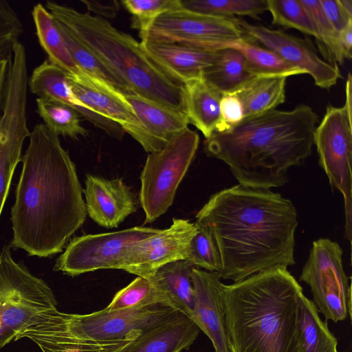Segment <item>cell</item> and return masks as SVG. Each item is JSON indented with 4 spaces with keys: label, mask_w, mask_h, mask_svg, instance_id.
<instances>
[{
    "label": "cell",
    "mask_w": 352,
    "mask_h": 352,
    "mask_svg": "<svg viewBox=\"0 0 352 352\" xmlns=\"http://www.w3.org/2000/svg\"><path fill=\"white\" fill-rule=\"evenodd\" d=\"M21 162L10 246L29 256L49 257L61 252L85 221L82 189L68 152L44 124L30 132Z\"/></svg>",
    "instance_id": "1"
},
{
    "label": "cell",
    "mask_w": 352,
    "mask_h": 352,
    "mask_svg": "<svg viewBox=\"0 0 352 352\" xmlns=\"http://www.w3.org/2000/svg\"><path fill=\"white\" fill-rule=\"evenodd\" d=\"M219 250L222 279L234 282L295 264L298 214L280 193L237 184L211 195L196 214Z\"/></svg>",
    "instance_id": "2"
},
{
    "label": "cell",
    "mask_w": 352,
    "mask_h": 352,
    "mask_svg": "<svg viewBox=\"0 0 352 352\" xmlns=\"http://www.w3.org/2000/svg\"><path fill=\"white\" fill-rule=\"evenodd\" d=\"M318 123L308 105L275 109L245 118L228 131L214 132L204 151L226 163L239 184L270 190L283 186L288 170L310 156Z\"/></svg>",
    "instance_id": "3"
},
{
    "label": "cell",
    "mask_w": 352,
    "mask_h": 352,
    "mask_svg": "<svg viewBox=\"0 0 352 352\" xmlns=\"http://www.w3.org/2000/svg\"><path fill=\"white\" fill-rule=\"evenodd\" d=\"M302 288L285 267L224 285L232 352H299L298 301Z\"/></svg>",
    "instance_id": "4"
},
{
    "label": "cell",
    "mask_w": 352,
    "mask_h": 352,
    "mask_svg": "<svg viewBox=\"0 0 352 352\" xmlns=\"http://www.w3.org/2000/svg\"><path fill=\"white\" fill-rule=\"evenodd\" d=\"M45 7L133 92L186 114L184 85L165 74L133 36L88 12L52 1Z\"/></svg>",
    "instance_id": "5"
},
{
    "label": "cell",
    "mask_w": 352,
    "mask_h": 352,
    "mask_svg": "<svg viewBox=\"0 0 352 352\" xmlns=\"http://www.w3.org/2000/svg\"><path fill=\"white\" fill-rule=\"evenodd\" d=\"M10 245L0 251V349L28 327L34 317L56 308L53 291L12 258Z\"/></svg>",
    "instance_id": "6"
},
{
    "label": "cell",
    "mask_w": 352,
    "mask_h": 352,
    "mask_svg": "<svg viewBox=\"0 0 352 352\" xmlns=\"http://www.w3.org/2000/svg\"><path fill=\"white\" fill-rule=\"evenodd\" d=\"M199 143L198 133L186 127L161 150L148 155L140 176V192L146 223L155 221L172 205Z\"/></svg>",
    "instance_id": "7"
},
{
    "label": "cell",
    "mask_w": 352,
    "mask_h": 352,
    "mask_svg": "<svg viewBox=\"0 0 352 352\" xmlns=\"http://www.w3.org/2000/svg\"><path fill=\"white\" fill-rule=\"evenodd\" d=\"M27 59L14 55L9 61L0 113V217L14 170L22 160V147L30 132L27 125Z\"/></svg>",
    "instance_id": "8"
},
{
    "label": "cell",
    "mask_w": 352,
    "mask_h": 352,
    "mask_svg": "<svg viewBox=\"0 0 352 352\" xmlns=\"http://www.w3.org/2000/svg\"><path fill=\"white\" fill-rule=\"evenodd\" d=\"M339 243L327 238L315 240L299 280L309 286L314 302L325 318L338 322L351 315V288Z\"/></svg>",
    "instance_id": "9"
},
{
    "label": "cell",
    "mask_w": 352,
    "mask_h": 352,
    "mask_svg": "<svg viewBox=\"0 0 352 352\" xmlns=\"http://www.w3.org/2000/svg\"><path fill=\"white\" fill-rule=\"evenodd\" d=\"M351 121L344 107L329 104L314 133L319 165L331 187L343 196L345 234L349 242L352 236Z\"/></svg>",
    "instance_id": "10"
},
{
    "label": "cell",
    "mask_w": 352,
    "mask_h": 352,
    "mask_svg": "<svg viewBox=\"0 0 352 352\" xmlns=\"http://www.w3.org/2000/svg\"><path fill=\"white\" fill-rule=\"evenodd\" d=\"M161 230L137 226L113 232L76 236L56 259L54 270L70 276L98 270H124L134 245Z\"/></svg>",
    "instance_id": "11"
},
{
    "label": "cell",
    "mask_w": 352,
    "mask_h": 352,
    "mask_svg": "<svg viewBox=\"0 0 352 352\" xmlns=\"http://www.w3.org/2000/svg\"><path fill=\"white\" fill-rule=\"evenodd\" d=\"M236 18H226L191 12L183 9L167 12L140 33L142 41L177 43L207 51L216 41L240 38L245 35Z\"/></svg>",
    "instance_id": "12"
},
{
    "label": "cell",
    "mask_w": 352,
    "mask_h": 352,
    "mask_svg": "<svg viewBox=\"0 0 352 352\" xmlns=\"http://www.w3.org/2000/svg\"><path fill=\"white\" fill-rule=\"evenodd\" d=\"M178 311L161 305L88 314L62 312L67 327L78 336L96 341L133 340L142 332Z\"/></svg>",
    "instance_id": "13"
},
{
    "label": "cell",
    "mask_w": 352,
    "mask_h": 352,
    "mask_svg": "<svg viewBox=\"0 0 352 352\" xmlns=\"http://www.w3.org/2000/svg\"><path fill=\"white\" fill-rule=\"evenodd\" d=\"M236 22L254 41L309 74L318 87L330 89L342 78L337 64L321 58L309 39L287 34L283 30L252 24L240 18H236Z\"/></svg>",
    "instance_id": "14"
},
{
    "label": "cell",
    "mask_w": 352,
    "mask_h": 352,
    "mask_svg": "<svg viewBox=\"0 0 352 352\" xmlns=\"http://www.w3.org/2000/svg\"><path fill=\"white\" fill-rule=\"evenodd\" d=\"M197 231L195 223L173 219L168 228L134 245L124 270L147 277L168 263L187 260L190 241Z\"/></svg>",
    "instance_id": "15"
},
{
    "label": "cell",
    "mask_w": 352,
    "mask_h": 352,
    "mask_svg": "<svg viewBox=\"0 0 352 352\" xmlns=\"http://www.w3.org/2000/svg\"><path fill=\"white\" fill-rule=\"evenodd\" d=\"M139 121L122 127L148 153L158 151L188 127L186 115L135 92L124 94Z\"/></svg>",
    "instance_id": "16"
},
{
    "label": "cell",
    "mask_w": 352,
    "mask_h": 352,
    "mask_svg": "<svg viewBox=\"0 0 352 352\" xmlns=\"http://www.w3.org/2000/svg\"><path fill=\"white\" fill-rule=\"evenodd\" d=\"M28 338L42 352H117L132 340L96 341L73 333L66 325L62 312L47 309L16 337L15 341Z\"/></svg>",
    "instance_id": "17"
},
{
    "label": "cell",
    "mask_w": 352,
    "mask_h": 352,
    "mask_svg": "<svg viewBox=\"0 0 352 352\" xmlns=\"http://www.w3.org/2000/svg\"><path fill=\"white\" fill-rule=\"evenodd\" d=\"M217 272L195 267L192 282L195 293L192 321L210 340L215 352H232L226 330L224 285Z\"/></svg>",
    "instance_id": "18"
},
{
    "label": "cell",
    "mask_w": 352,
    "mask_h": 352,
    "mask_svg": "<svg viewBox=\"0 0 352 352\" xmlns=\"http://www.w3.org/2000/svg\"><path fill=\"white\" fill-rule=\"evenodd\" d=\"M82 192L89 217L107 228L118 227L137 210L133 193L121 179L87 175Z\"/></svg>",
    "instance_id": "19"
},
{
    "label": "cell",
    "mask_w": 352,
    "mask_h": 352,
    "mask_svg": "<svg viewBox=\"0 0 352 352\" xmlns=\"http://www.w3.org/2000/svg\"><path fill=\"white\" fill-rule=\"evenodd\" d=\"M28 87L38 98L66 104L111 137L122 139L125 132L121 126L87 109L74 94L67 74L50 60H44L32 71L28 79Z\"/></svg>",
    "instance_id": "20"
},
{
    "label": "cell",
    "mask_w": 352,
    "mask_h": 352,
    "mask_svg": "<svg viewBox=\"0 0 352 352\" xmlns=\"http://www.w3.org/2000/svg\"><path fill=\"white\" fill-rule=\"evenodd\" d=\"M67 80L75 96L87 109L118 123L122 128L139 124L124 94L109 83L84 72L67 75Z\"/></svg>",
    "instance_id": "21"
},
{
    "label": "cell",
    "mask_w": 352,
    "mask_h": 352,
    "mask_svg": "<svg viewBox=\"0 0 352 352\" xmlns=\"http://www.w3.org/2000/svg\"><path fill=\"white\" fill-rule=\"evenodd\" d=\"M140 45L165 74L181 85L201 76L217 56V51H205L177 43L144 40Z\"/></svg>",
    "instance_id": "22"
},
{
    "label": "cell",
    "mask_w": 352,
    "mask_h": 352,
    "mask_svg": "<svg viewBox=\"0 0 352 352\" xmlns=\"http://www.w3.org/2000/svg\"><path fill=\"white\" fill-rule=\"evenodd\" d=\"M199 332L192 320L176 311L117 352H181L189 349Z\"/></svg>",
    "instance_id": "23"
},
{
    "label": "cell",
    "mask_w": 352,
    "mask_h": 352,
    "mask_svg": "<svg viewBox=\"0 0 352 352\" xmlns=\"http://www.w3.org/2000/svg\"><path fill=\"white\" fill-rule=\"evenodd\" d=\"M186 114L189 123L208 138L221 122L219 102L221 94L201 76L184 82Z\"/></svg>",
    "instance_id": "24"
},
{
    "label": "cell",
    "mask_w": 352,
    "mask_h": 352,
    "mask_svg": "<svg viewBox=\"0 0 352 352\" xmlns=\"http://www.w3.org/2000/svg\"><path fill=\"white\" fill-rule=\"evenodd\" d=\"M245 34L243 37L230 41L211 43L208 51L233 48L244 56L250 70L255 75H280L289 77L305 72L285 61L272 51L263 47Z\"/></svg>",
    "instance_id": "25"
},
{
    "label": "cell",
    "mask_w": 352,
    "mask_h": 352,
    "mask_svg": "<svg viewBox=\"0 0 352 352\" xmlns=\"http://www.w3.org/2000/svg\"><path fill=\"white\" fill-rule=\"evenodd\" d=\"M214 63L205 69L203 78L221 94L234 93L256 76L243 54L233 48L217 51Z\"/></svg>",
    "instance_id": "26"
},
{
    "label": "cell",
    "mask_w": 352,
    "mask_h": 352,
    "mask_svg": "<svg viewBox=\"0 0 352 352\" xmlns=\"http://www.w3.org/2000/svg\"><path fill=\"white\" fill-rule=\"evenodd\" d=\"M187 260L168 263L155 271L152 277L166 293L175 309L191 320L194 313L195 293L192 282L193 268Z\"/></svg>",
    "instance_id": "27"
},
{
    "label": "cell",
    "mask_w": 352,
    "mask_h": 352,
    "mask_svg": "<svg viewBox=\"0 0 352 352\" xmlns=\"http://www.w3.org/2000/svg\"><path fill=\"white\" fill-rule=\"evenodd\" d=\"M288 77L258 75L234 93L242 102L245 118L272 109L285 101Z\"/></svg>",
    "instance_id": "28"
},
{
    "label": "cell",
    "mask_w": 352,
    "mask_h": 352,
    "mask_svg": "<svg viewBox=\"0 0 352 352\" xmlns=\"http://www.w3.org/2000/svg\"><path fill=\"white\" fill-rule=\"evenodd\" d=\"M32 16L38 42L48 56V60L67 75L76 76L82 72L74 61L55 19L44 5L34 6Z\"/></svg>",
    "instance_id": "29"
},
{
    "label": "cell",
    "mask_w": 352,
    "mask_h": 352,
    "mask_svg": "<svg viewBox=\"0 0 352 352\" xmlns=\"http://www.w3.org/2000/svg\"><path fill=\"white\" fill-rule=\"evenodd\" d=\"M299 352H338V341L322 321L315 303L303 292L299 296Z\"/></svg>",
    "instance_id": "30"
},
{
    "label": "cell",
    "mask_w": 352,
    "mask_h": 352,
    "mask_svg": "<svg viewBox=\"0 0 352 352\" xmlns=\"http://www.w3.org/2000/svg\"><path fill=\"white\" fill-rule=\"evenodd\" d=\"M157 305L175 309L168 296L152 277L138 276L118 292L106 308L136 309Z\"/></svg>",
    "instance_id": "31"
},
{
    "label": "cell",
    "mask_w": 352,
    "mask_h": 352,
    "mask_svg": "<svg viewBox=\"0 0 352 352\" xmlns=\"http://www.w3.org/2000/svg\"><path fill=\"white\" fill-rule=\"evenodd\" d=\"M55 22L74 61L82 72L105 81L124 94L133 92L122 80L78 41L64 25L56 19Z\"/></svg>",
    "instance_id": "32"
},
{
    "label": "cell",
    "mask_w": 352,
    "mask_h": 352,
    "mask_svg": "<svg viewBox=\"0 0 352 352\" xmlns=\"http://www.w3.org/2000/svg\"><path fill=\"white\" fill-rule=\"evenodd\" d=\"M182 9L226 18L248 16L258 19L267 11L266 0H180Z\"/></svg>",
    "instance_id": "33"
},
{
    "label": "cell",
    "mask_w": 352,
    "mask_h": 352,
    "mask_svg": "<svg viewBox=\"0 0 352 352\" xmlns=\"http://www.w3.org/2000/svg\"><path fill=\"white\" fill-rule=\"evenodd\" d=\"M36 102V113L46 127L58 136L77 139L87 134L80 124V115L69 106L41 98H37Z\"/></svg>",
    "instance_id": "34"
},
{
    "label": "cell",
    "mask_w": 352,
    "mask_h": 352,
    "mask_svg": "<svg viewBox=\"0 0 352 352\" xmlns=\"http://www.w3.org/2000/svg\"><path fill=\"white\" fill-rule=\"evenodd\" d=\"M300 1L314 23L318 34L316 41L326 60L332 64H343L345 58L340 46L338 33L326 17L319 0Z\"/></svg>",
    "instance_id": "35"
},
{
    "label": "cell",
    "mask_w": 352,
    "mask_h": 352,
    "mask_svg": "<svg viewBox=\"0 0 352 352\" xmlns=\"http://www.w3.org/2000/svg\"><path fill=\"white\" fill-rule=\"evenodd\" d=\"M266 3L273 25L295 29L317 39L314 23L300 0H266Z\"/></svg>",
    "instance_id": "36"
},
{
    "label": "cell",
    "mask_w": 352,
    "mask_h": 352,
    "mask_svg": "<svg viewBox=\"0 0 352 352\" xmlns=\"http://www.w3.org/2000/svg\"><path fill=\"white\" fill-rule=\"evenodd\" d=\"M122 3L132 15L131 27L146 32L161 14L182 9L180 0H124Z\"/></svg>",
    "instance_id": "37"
},
{
    "label": "cell",
    "mask_w": 352,
    "mask_h": 352,
    "mask_svg": "<svg viewBox=\"0 0 352 352\" xmlns=\"http://www.w3.org/2000/svg\"><path fill=\"white\" fill-rule=\"evenodd\" d=\"M195 224L197 231L190 241L187 261L197 268L219 272L222 267L221 261L214 239L205 226Z\"/></svg>",
    "instance_id": "38"
},
{
    "label": "cell",
    "mask_w": 352,
    "mask_h": 352,
    "mask_svg": "<svg viewBox=\"0 0 352 352\" xmlns=\"http://www.w3.org/2000/svg\"><path fill=\"white\" fill-rule=\"evenodd\" d=\"M23 32V23L17 13L8 1L0 0V60L10 58Z\"/></svg>",
    "instance_id": "39"
},
{
    "label": "cell",
    "mask_w": 352,
    "mask_h": 352,
    "mask_svg": "<svg viewBox=\"0 0 352 352\" xmlns=\"http://www.w3.org/2000/svg\"><path fill=\"white\" fill-rule=\"evenodd\" d=\"M219 108L221 122L217 130L214 132L228 131L245 118L242 102L234 94H222Z\"/></svg>",
    "instance_id": "40"
},
{
    "label": "cell",
    "mask_w": 352,
    "mask_h": 352,
    "mask_svg": "<svg viewBox=\"0 0 352 352\" xmlns=\"http://www.w3.org/2000/svg\"><path fill=\"white\" fill-rule=\"evenodd\" d=\"M326 17L339 34L352 22V12L342 4L341 0H319Z\"/></svg>",
    "instance_id": "41"
},
{
    "label": "cell",
    "mask_w": 352,
    "mask_h": 352,
    "mask_svg": "<svg viewBox=\"0 0 352 352\" xmlns=\"http://www.w3.org/2000/svg\"><path fill=\"white\" fill-rule=\"evenodd\" d=\"M89 12L97 14L98 17L113 18L117 14L120 5L118 1H112L103 2L94 0H81Z\"/></svg>",
    "instance_id": "42"
},
{
    "label": "cell",
    "mask_w": 352,
    "mask_h": 352,
    "mask_svg": "<svg viewBox=\"0 0 352 352\" xmlns=\"http://www.w3.org/2000/svg\"><path fill=\"white\" fill-rule=\"evenodd\" d=\"M339 43L345 59L351 58L352 22L338 34Z\"/></svg>",
    "instance_id": "43"
},
{
    "label": "cell",
    "mask_w": 352,
    "mask_h": 352,
    "mask_svg": "<svg viewBox=\"0 0 352 352\" xmlns=\"http://www.w3.org/2000/svg\"><path fill=\"white\" fill-rule=\"evenodd\" d=\"M11 58V57H10ZM10 59L0 60V106L2 104Z\"/></svg>",
    "instance_id": "44"
},
{
    "label": "cell",
    "mask_w": 352,
    "mask_h": 352,
    "mask_svg": "<svg viewBox=\"0 0 352 352\" xmlns=\"http://www.w3.org/2000/svg\"><path fill=\"white\" fill-rule=\"evenodd\" d=\"M345 104L343 106L349 116H352V77L350 73L348 74L345 87Z\"/></svg>",
    "instance_id": "45"
}]
</instances>
